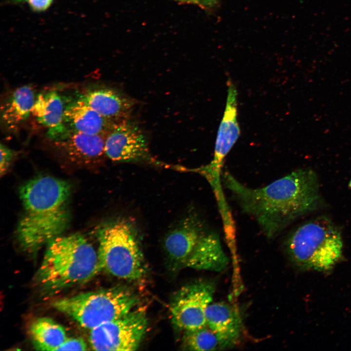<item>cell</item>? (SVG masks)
<instances>
[{
	"label": "cell",
	"mask_w": 351,
	"mask_h": 351,
	"mask_svg": "<svg viewBox=\"0 0 351 351\" xmlns=\"http://www.w3.org/2000/svg\"><path fill=\"white\" fill-rule=\"evenodd\" d=\"M207 231L198 215L191 213L168 232L164 238V249L172 271L186 267L199 239Z\"/></svg>",
	"instance_id": "cell-11"
},
{
	"label": "cell",
	"mask_w": 351,
	"mask_h": 351,
	"mask_svg": "<svg viewBox=\"0 0 351 351\" xmlns=\"http://www.w3.org/2000/svg\"><path fill=\"white\" fill-rule=\"evenodd\" d=\"M15 2H27L35 11H43L51 4L53 0H12Z\"/></svg>",
	"instance_id": "cell-23"
},
{
	"label": "cell",
	"mask_w": 351,
	"mask_h": 351,
	"mask_svg": "<svg viewBox=\"0 0 351 351\" xmlns=\"http://www.w3.org/2000/svg\"><path fill=\"white\" fill-rule=\"evenodd\" d=\"M138 302V297L131 290L116 287L60 298L52 305L81 327L91 330L127 314Z\"/></svg>",
	"instance_id": "cell-6"
},
{
	"label": "cell",
	"mask_w": 351,
	"mask_h": 351,
	"mask_svg": "<svg viewBox=\"0 0 351 351\" xmlns=\"http://www.w3.org/2000/svg\"><path fill=\"white\" fill-rule=\"evenodd\" d=\"M47 135L56 150L74 162L91 164L106 156L105 136L84 134L64 128Z\"/></svg>",
	"instance_id": "cell-12"
},
{
	"label": "cell",
	"mask_w": 351,
	"mask_h": 351,
	"mask_svg": "<svg viewBox=\"0 0 351 351\" xmlns=\"http://www.w3.org/2000/svg\"><path fill=\"white\" fill-rule=\"evenodd\" d=\"M222 181L242 212L256 221L269 239L316 209L321 202L317 176L308 169L296 170L261 188L247 187L228 172L222 174Z\"/></svg>",
	"instance_id": "cell-1"
},
{
	"label": "cell",
	"mask_w": 351,
	"mask_h": 351,
	"mask_svg": "<svg viewBox=\"0 0 351 351\" xmlns=\"http://www.w3.org/2000/svg\"><path fill=\"white\" fill-rule=\"evenodd\" d=\"M227 85L226 104L218 130L214 158L208 164L193 169V172L202 176L214 187L221 185L223 161L240 135L237 120V90L230 79Z\"/></svg>",
	"instance_id": "cell-10"
},
{
	"label": "cell",
	"mask_w": 351,
	"mask_h": 351,
	"mask_svg": "<svg viewBox=\"0 0 351 351\" xmlns=\"http://www.w3.org/2000/svg\"><path fill=\"white\" fill-rule=\"evenodd\" d=\"M106 156L115 162L146 163L173 168L151 154L146 137L139 126L129 118L117 122L105 140Z\"/></svg>",
	"instance_id": "cell-9"
},
{
	"label": "cell",
	"mask_w": 351,
	"mask_h": 351,
	"mask_svg": "<svg viewBox=\"0 0 351 351\" xmlns=\"http://www.w3.org/2000/svg\"><path fill=\"white\" fill-rule=\"evenodd\" d=\"M87 344L82 338L68 337L57 351H85L87 350Z\"/></svg>",
	"instance_id": "cell-22"
},
{
	"label": "cell",
	"mask_w": 351,
	"mask_h": 351,
	"mask_svg": "<svg viewBox=\"0 0 351 351\" xmlns=\"http://www.w3.org/2000/svg\"><path fill=\"white\" fill-rule=\"evenodd\" d=\"M117 122L104 117L77 97L67 98L63 123L65 129L106 136Z\"/></svg>",
	"instance_id": "cell-14"
},
{
	"label": "cell",
	"mask_w": 351,
	"mask_h": 351,
	"mask_svg": "<svg viewBox=\"0 0 351 351\" xmlns=\"http://www.w3.org/2000/svg\"><path fill=\"white\" fill-rule=\"evenodd\" d=\"M37 95L31 85L16 88L5 98L0 107V120L4 129L16 131L32 114Z\"/></svg>",
	"instance_id": "cell-16"
},
{
	"label": "cell",
	"mask_w": 351,
	"mask_h": 351,
	"mask_svg": "<svg viewBox=\"0 0 351 351\" xmlns=\"http://www.w3.org/2000/svg\"><path fill=\"white\" fill-rule=\"evenodd\" d=\"M183 347L192 351H215L221 349L220 342L214 333L207 326L185 332Z\"/></svg>",
	"instance_id": "cell-20"
},
{
	"label": "cell",
	"mask_w": 351,
	"mask_h": 351,
	"mask_svg": "<svg viewBox=\"0 0 351 351\" xmlns=\"http://www.w3.org/2000/svg\"><path fill=\"white\" fill-rule=\"evenodd\" d=\"M176 1L195 4L205 8H211L214 6L217 0H175Z\"/></svg>",
	"instance_id": "cell-24"
},
{
	"label": "cell",
	"mask_w": 351,
	"mask_h": 351,
	"mask_svg": "<svg viewBox=\"0 0 351 351\" xmlns=\"http://www.w3.org/2000/svg\"><path fill=\"white\" fill-rule=\"evenodd\" d=\"M29 332L35 348L40 351H57L68 338L66 331L61 325L45 317L33 321Z\"/></svg>",
	"instance_id": "cell-19"
},
{
	"label": "cell",
	"mask_w": 351,
	"mask_h": 351,
	"mask_svg": "<svg viewBox=\"0 0 351 351\" xmlns=\"http://www.w3.org/2000/svg\"><path fill=\"white\" fill-rule=\"evenodd\" d=\"M207 326L216 335L221 349L232 347L240 338L242 323L238 312L230 304L211 303L206 310Z\"/></svg>",
	"instance_id": "cell-15"
},
{
	"label": "cell",
	"mask_w": 351,
	"mask_h": 351,
	"mask_svg": "<svg viewBox=\"0 0 351 351\" xmlns=\"http://www.w3.org/2000/svg\"><path fill=\"white\" fill-rule=\"evenodd\" d=\"M76 97L104 117L116 122L129 119L135 104L133 98L107 87L90 88Z\"/></svg>",
	"instance_id": "cell-13"
},
{
	"label": "cell",
	"mask_w": 351,
	"mask_h": 351,
	"mask_svg": "<svg viewBox=\"0 0 351 351\" xmlns=\"http://www.w3.org/2000/svg\"><path fill=\"white\" fill-rule=\"evenodd\" d=\"M71 189L67 181L49 176L35 177L20 187L24 213L16 235L23 251L35 253L66 230Z\"/></svg>",
	"instance_id": "cell-2"
},
{
	"label": "cell",
	"mask_w": 351,
	"mask_h": 351,
	"mask_svg": "<svg viewBox=\"0 0 351 351\" xmlns=\"http://www.w3.org/2000/svg\"><path fill=\"white\" fill-rule=\"evenodd\" d=\"M228 262L218 234L208 231L199 239L186 267L219 272L226 268Z\"/></svg>",
	"instance_id": "cell-17"
},
{
	"label": "cell",
	"mask_w": 351,
	"mask_h": 351,
	"mask_svg": "<svg viewBox=\"0 0 351 351\" xmlns=\"http://www.w3.org/2000/svg\"><path fill=\"white\" fill-rule=\"evenodd\" d=\"M67 99L55 90L38 94L32 114L48 129L47 133L61 131Z\"/></svg>",
	"instance_id": "cell-18"
},
{
	"label": "cell",
	"mask_w": 351,
	"mask_h": 351,
	"mask_svg": "<svg viewBox=\"0 0 351 351\" xmlns=\"http://www.w3.org/2000/svg\"><path fill=\"white\" fill-rule=\"evenodd\" d=\"M148 324L144 310H132L90 330L91 346L96 351L136 350L144 337Z\"/></svg>",
	"instance_id": "cell-7"
},
{
	"label": "cell",
	"mask_w": 351,
	"mask_h": 351,
	"mask_svg": "<svg viewBox=\"0 0 351 351\" xmlns=\"http://www.w3.org/2000/svg\"><path fill=\"white\" fill-rule=\"evenodd\" d=\"M101 270L98 252L78 234L57 236L47 243L36 284L52 293L90 281Z\"/></svg>",
	"instance_id": "cell-3"
},
{
	"label": "cell",
	"mask_w": 351,
	"mask_h": 351,
	"mask_svg": "<svg viewBox=\"0 0 351 351\" xmlns=\"http://www.w3.org/2000/svg\"><path fill=\"white\" fill-rule=\"evenodd\" d=\"M342 248L340 231L324 218L301 225L285 241L290 259L303 270L330 271L341 258Z\"/></svg>",
	"instance_id": "cell-4"
},
{
	"label": "cell",
	"mask_w": 351,
	"mask_h": 351,
	"mask_svg": "<svg viewBox=\"0 0 351 351\" xmlns=\"http://www.w3.org/2000/svg\"><path fill=\"white\" fill-rule=\"evenodd\" d=\"M101 270L116 277L136 281L146 268L136 231L128 220L118 217L102 223L97 231Z\"/></svg>",
	"instance_id": "cell-5"
},
{
	"label": "cell",
	"mask_w": 351,
	"mask_h": 351,
	"mask_svg": "<svg viewBox=\"0 0 351 351\" xmlns=\"http://www.w3.org/2000/svg\"><path fill=\"white\" fill-rule=\"evenodd\" d=\"M0 175L2 176L6 173L13 161L17 156L18 153L2 143L0 144Z\"/></svg>",
	"instance_id": "cell-21"
},
{
	"label": "cell",
	"mask_w": 351,
	"mask_h": 351,
	"mask_svg": "<svg viewBox=\"0 0 351 351\" xmlns=\"http://www.w3.org/2000/svg\"><path fill=\"white\" fill-rule=\"evenodd\" d=\"M215 291L210 282L198 281L186 285L173 296L170 312L173 324L184 332L207 326L206 310Z\"/></svg>",
	"instance_id": "cell-8"
}]
</instances>
